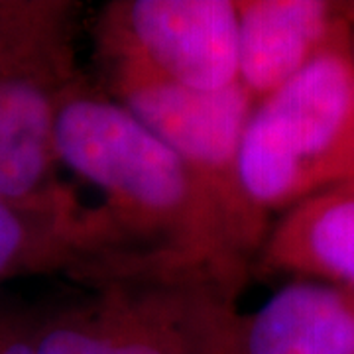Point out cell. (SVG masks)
Returning <instances> with one entry per match:
<instances>
[{
	"label": "cell",
	"instance_id": "1",
	"mask_svg": "<svg viewBox=\"0 0 354 354\" xmlns=\"http://www.w3.org/2000/svg\"><path fill=\"white\" fill-rule=\"evenodd\" d=\"M53 148L57 164L102 193L134 274L165 283L239 276L244 252L213 193L113 97L73 77L57 95Z\"/></svg>",
	"mask_w": 354,
	"mask_h": 354
},
{
	"label": "cell",
	"instance_id": "2",
	"mask_svg": "<svg viewBox=\"0 0 354 354\" xmlns=\"http://www.w3.org/2000/svg\"><path fill=\"white\" fill-rule=\"evenodd\" d=\"M239 181L262 223L272 211L354 181V34L254 104Z\"/></svg>",
	"mask_w": 354,
	"mask_h": 354
},
{
	"label": "cell",
	"instance_id": "3",
	"mask_svg": "<svg viewBox=\"0 0 354 354\" xmlns=\"http://www.w3.org/2000/svg\"><path fill=\"white\" fill-rule=\"evenodd\" d=\"M67 14L59 2H0V205L39 203L65 187L53 122L73 79Z\"/></svg>",
	"mask_w": 354,
	"mask_h": 354
},
{
	"label": "cell",
	"instance_id": "4",
	"mask_svg": "<svg viewBox=\"0 0 354 354\" xmlns=\"http://www.w3.org/2000/svg\"><path fill=\"white\" fill-rule=\"evenodd\" d=\"M113 64V99L176 153L213 193L230 223L242 252L258 250L266 223L244 201L239 181V153L244 128L254 111L241 83L201 91L153 73L130 57Z\"/></svg>",
	"mask_w": 354,
	"mask_h": 354
},
{
	"label": "cell",
	"instance_id": "5",
	"mask_svg": "<svg viewBox=\"0 0 354 354\" xmlns=\"http://www.w3.org/2000/svg\"><path fill=\"white\" fill-rule=\"evenodd\" d=\"M195 354H354V290L295 279L239 315L209 293L177 291Z\"/></svg>",
	"mask_w": 354,
	"mask_h": 354
},
{
	"label": "cell",
	"instance_id": "6",
	"mask_svg": "<svg viewBox=\"0 0 354 354\" xmlns=\"http://www.w3.org/2000/svg\"><path fill=\"white\" fill-rule=\"evenodd\" d=\"M109 57L136 59L185 87L216 91L239 81L234 0H127L102 20Z\"/></svg>",
	"mask_w": 354,
	"mask_h": 354
},
{
	"label": "cell",
	"instance_id": "7",
	"mask_svg": "<svg viewBox=\"0 0 354 354\" xmlns=\"http://www.w3.org/2000/svg\"><path fill=\"white\" fill-rule=\"evenodd\" d=\"M127 274V250L102 209H85L69 187L30 205H0V283L57 270Z\"/></svg>",
	"mask_w": 354,
	"mask_h": 354
},
{
	"label": "cell",
	"instance_id": "8",
	"mask_svg": "<svg viewBox=\"0 0 354 354\" xmlns=\"http://www.w3.org/2000/svg\"><path fill=\"white\" fill-rule=\"evenodd\" d=\"M239 83L254 101L286 85L337 39L354 34V4L330 0H234Z\"/></svg>",
	"mask_w": 354,
	"mask_h": 354
},
{
	"label": "cell",
	"instance_id": "9",
	"mask_svg": "<svg viewBox=\"0 0 354 354\" xmlns=\"http://www.w3.org/2000/svg\"><path fill=\"white\" fill-rule=\"evenodd\" d=\"M36 354H195L176 291L132 297L114 288L101 301L41 317Z\"/></svg>",
	"mask_w": 354,
	"mask_h": 354
},
{
	"label": "cell",
	"instance_id": "10",
	"mask_svg": "<svg viewBox=\"0 0 354 354\" xmlns=\"http://www.w3.org/2000/svg\"><path fill=\"white\" fill-rule=\"evenodd\" d=\"M260 266L354 290V191L330 187L290 207L266 232Z\"/></svg>",
	"mask_w": 354,
	"mask_h": 354
},
{
	"label": "cell",
	"instance_id": "11",
	"mask_svg": "<svg viewBox=\"0 0 354 354\" xmlns=\"http://www.w3.org/2000/svg\"><path fill=\"white\" fill-rule=\"evenodd\" d=\"M41 317L0 299V354H36Z\"/></svg>",
	"mask_w": 354,
	"mask_h": 354
},
{
	"label": "cell",
	"instance_id": "12",
	"mask_svg": "<svg viewBox=\"0 0 354 354\" xmlns=\"http://www.w3.org/2000/svg\"><path fill=\"white\" fill-rule=\"evenodd\" d=\"M342 187H348V189H353V191H354V181H348V183H344Z\"/></svg>",
	"mask_w": 354,
	"mask_h": 354
}]
</instances>
